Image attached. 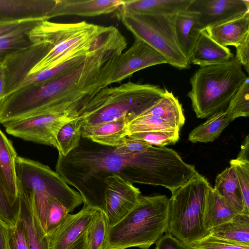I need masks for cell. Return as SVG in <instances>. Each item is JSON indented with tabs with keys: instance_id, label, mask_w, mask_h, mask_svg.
<instances>
[{
	"instance_id": "ac0fdd59",
	"label": "cell",
	"mask_w": 249,
	"mask_h": 249,
	"mask_svg": "<svg viewBox=\"0 0 249 249\" xmlns=\"http://www.w3.org/2000/svg\"><path fill=\"white\" fill-rule=\"evenodd\" d=\"M219 44L236 47L249 34V11L244 15L205 30Z\"/></svg>"
},
{
	"instance_id": "9a60e30c",
	"label": "cell",
	"mask_w": 249,
	"mask_h": 249,
	"mask_svg": "<svg viewBox=\"0 0 249 249\" xmlns=\"http://www.w3.org/2000/svg\"><path fill=\"white\" fill-rule=\"evenodd\" d=\"M192 0H124L117 12L171 16L186 10Z\"/></svg>"
},
{
	"instance_id": "5b68a950",
	"label": "cell",
	"mask_w": 249,
	"mask_h": 249,
	"mask_svg": "<svg viewBox=\"0 0 249 249\" xmlns=\"http://www.w3.org/2000/svg\"><path fill=\"white\" fill-rule=\"evenodd\" d=\"M210 186L207 179L197 173L171 192L169 199L168 233L189 248L210 234L204 228L203 214Z\"/></svg>"
},
{
	"instance_id": "6da1fadb",
	"label": "cell",
	"mask_w": 249,
	"mask_h": 249,
	"mask_svg": "<svg viewBox=\"0 0 249 249\" xmlns=\"http://www.w3.org/2000/svg\"><path fill=\"white\" fill-rule=\"evenodd\" d=\"M164 92L158 85L129 81L102 89L77 115L81 132L125 118L129 122L150 107Z\"/></svg>"
},
{
	"instance_id": "f1b7e54d",
	"label": "cell",
	"mask_w": 249,
	"mask_h": 249,
	"mask_svg": "<svg viewBox=\"0 0 249 249\" xmlns=\"http://www.w3.org/2000/svg\"><path fill=\"white\" fill-rule=\"evenodd\" d=\"M37 22H31L22 24L11 31L0 36V55L30 44L28 33Z\"/></svg>"
},
{
	"instance_id": "f546056e",
	"label": "cell",
	"mask_w": 249,
	"mask_h": 249,
	"mask_svg": "<svg viewBox=\"0 0 249 249\" xmlns=\"http://www.w3.org/2000/svg\"><path fill=\"white\" fill-rule=\"evenodd\" d=\"M108 228L105 213L97 210L86 231L89 249H104Z\"/></svg>"
},
{
	"instance_id": "603a6c76",
	"label": "cell",
	"mask_w": 249,
	"mask_h": 249,
	"mask_svg": "<svg viewBox=\"0 0 249 249\" xmlns=\"http://www.w3.org/2000/svg\"><path fill=\"white\" fill-rule=\"evenodd\" d=\"M125 118L104 123L81 132L82 137L97 144L115 147L121 140L127 136Z\"/></svg>"
},
{
	"instance_id": "7a4b0ae2",
	"label": "cell",
	"mask_w": 249,
	"mask_h": 249,
	"mask_svg": "<svg viewBox=\"0 0 249 249\" xmlns=\"http://www.w3.org/2000/svg\"><path fill=\"white\" fill-rule=\"evenodd\" d=\"M169 199L165 195L141 196L135 206L108 228L104 249H148L167 231Z\"/></svg>"
},
{
	"instance_id": "277c9868",
	"label": "cell",
	"mask_w": 249,
	"mask_h": 249,
	"mask_svg": "<svg viewBox=\"0 0 249 249\" xmlns=\"http://www.w3.org/2000/svg\"><path fill=\"white\" fill-rule=\"evenodd\" d=\"M100 27L85 21L63 23L45 20L36 23L28 33L30 42L44 40L50 42L52 47L27 76L77 56L90 54Z\"/></svg>"
},
{
	"instance_id": "d4e9b609",
	"label": "cell",
	"mask_w": 249,
	"mask_h": 249,
	"mask_svg": "<svg viewBox=\"0 0 249 249\" xmlns=\"http://www.w3.org/2000/svg\"><path fill=\"white\" fill-rule=\"evenodd\" d=\"M210 234L232 243L249 247V215L237 214L231 220L212 229Z\"/></svg>"
},
{
	"instance_id": "74e56055",
	"label": "cell",
	"mask_w": 249,
	"mask_h": 249,
	"mask_svg": "<svg viewBox=\"0 0 249 249\" xmlns=\"http://www.w3.org/2000/svg\"><path fill=\"white\" fill-rule=\"evenodd\" d=\"M9 249H29L23 221L19 218L15 226L10 228Z\"/></svg>"
},
{
	"instance_id": "cb8c5ba5",
	"label": "cell",
	"mask_w": 249,
	"mask_h": 249,
	"mask_svg": "<svg viewBox=\"0 0 249 249\" xmlns=\"http://www.w3.org/2000/svg\"><path fill=\"white\" fill-rule=\"evenodd\" d=\"M145 115L160 117L174 124L179 129L185 123L181 104L173 93L166 89H164L160 99L139 116Z\"/></svg>"
},
{
	"instance_id": "836d02e7",
	"label": "cell",
	"mask_w": 249,
	"mask_h": 249,
	"mask_svg": "<svg viewBox=\"0 0 249 249\" xmlns=\"http://www.w3.org/2000/svg\"><path fill=\"white\" fill-rule=\"evenodd\" d=\"M70 212L58 199L48 198L46 204L45 231L47 234L53 231L67 217Z\"/></svg>"
},
{
	"instance_id": "d590c367",
	"label": "cell",
	"mask_w": 249,
	"mask_h": 249,
	"mask_svg": "<svg viewBox=\"0 0 249 249\" xmlns=\"http://www.w3.org/2000/svg\"><path fill=\"white\" fill-rule=\"evenodd\" d=\"M20 204L14 203L8 196L0 182V220L12 228L19 218Z\"/></svg>"
},
{
	"instance_id": "8992f818",
	"label": "cell",
	"mask_w": 249,
	"mask_h": 249,
	"mask_svg": "<svg viewBox=\"0 0 249 249\" xmlns=\"http://www.w3.org/2000/svg\"><path fill=\"white\" fill-rule=\"evenodd\" d=\"M16 172L17 184L31 194L37 214L44 230L49 197L58 199L70 213L83 203L80 194L47 165L18 156Z\"/></svg>"
},
{
	"instance_id": "60d3db41",
	"label": "cell",
	"mask_w": 249,
	"mask_h": 249,
	"mask_svg": "<svg viewBox=\"0 0 249 249\" xmlns=\"http://www.w3.org/2000/svg\"><path fill=\"white\" fill-rule=\"evenodd\" d=\"M235 58L243 67L247 74L249 73V34L236 46Z\"/></svg>"
},
{
	"instance_id": "83f0119b",
	"label": "cell",
	"mask_w": 249,
	"mask_h": 249,
	"mask_svg": "<svg viewBox=\"0 0 249 249\" xmlns=\"http://www.w3.org/2000/svg\"><path fill=\"white\" fill-rule=\"evenodd\" d=\"M88 56V55H80L54 67L48 68L29 75L24 78L10 92L19 89L32 83L44 81L54 78L81 64L86 59Z\"/></svg>"
},
{
	"instance_id": "ba28073f",
	"label": "cell",
	"mask_w": 249,
	"mask_h": 249,
	"mask_svg": "<svg viewBox=\"0 0 249 249\" xmlns=\"http://www.w3.org/2000/svg\"><path fill=\"white\" fill-rule=\"evenodd\" d=\"M68 114H40L5 123L8 134L26 141L57 149L56 136L61 126L74 119Z\"/></svg>"
},
{
	"instance_id": "e575fe53",
	"label": "cell",
	"mask_w": 249,
	"mask_h": 249,
	"mask_svg": "<svg viewBox=\"0 0 249 249\" xmlns=\"http://www.w3.org/2000/svg\"><path fill=\"white\" fill-rule=\"evenodd\" d=\"M234 170L240 187L243 203L242 213L249 215V162L231 160L230 161Z\"/></svg>"
},
{
	"instance_id": "d6a6232c",
	"label": "cell",
	"mask_w": 249,
	"mask_h": 249,
	"mask_svg": "<svg viewBox=\"0 0 249 249\" xmlns=\"http://www.w3.org/2000/svg\"><path fill=\"white\" fill-rule=\"evenodd\" d=\"M127 136L145 142L153 146L162 147L175 144L179 139V130H158L141 132Z\"/></svg>"
},
{
	"instance_id": "52a82bcc",
	"label": "cell",
	"mask_w": 249,
	"mask_h": 249,
	"mask_svg": "<svg viewBox=\"0 0 249 249\" xmlns=\"http://www.w3.org/2000/svg\"><path fill=\"white\" fill-rule=\"evenodd\" d=\"M118 18L134 37L159 52L167 63L179 70L190 63L181 50L175 33L177 16L140 15L117 12Z\"/></svg>"
},
{
	"instance_id": "7402d4cb",
	"label": "cell",
	"mask_w": 249,
	"mask_h": 249,
	"mask_svg": "<svg viewBox=\"0 0 249 249\" xmlns=\"http://www.w3.org/2000/svg\"><path fill=\"white\" fill-rule=\"evenodd\" d=\"M213 189L237 214L242 213V193L234 170L231 166L217 175Z\"/></svg>"
},
{
	"instance_id": "4dcf8cb0",
	"label": "cell",
	"mask_w": 249,
	"mask_h": 249,
	"mask_svg": "<svg viewBox=\"0 0 249 249\" xmlns=\"http://www.w3.org/2000/svg\"><path fill=\"white\" fill-rule=\"evenodd\" d=\"M175 130H180L171 123L151 115L137 116L130 121L127 124V136L141 132Z\"/></svg>"
},
{
	"instance_id": "30bf717a",
	"label": "cell",
	"mask_w": 249,
	"mask_h": 249,
	"mask_svg": "<svg viewBox=\"0 0 249 249\" xmlns=\"http://www.w3.org/2000/svg\"><path fill=\"white\" fill-rule=\"evenodd\" d=\"M167 63L156 50L142 40L135 37L133 45L117 58L107 86L120 83L135 72L151 66Z\"/></svg>"
},
{
	"instance_id": "b9f144b4",
	"label": "cell",
	"mask_w": 249,
	"mask_h": 249,
	"mask_svg": "<svg viewBox=\"0 0 249 249\" xmlns=\"http://www.w3.org/2000/svg\"><path fill=\"white\" fill-rule=\"evenodd\" d=\"M155 249H190L169 233L161 236L157 241Z\"/></svg>"
},
{
	"instance_id": "f6af8a7d",
	"label": "cell",
	"mask_w": 249,
	"mask_h": 249,
	"mask_svg": "<svg viewBox=\"0 0 249 249\" xmlns=\"http://www.w3.org/2000/svg\"><path fill=\"white\" fill-rule=\"evenodd\" d=\"M66 249H89L86 232Z\"/></svg>"
},
{
	"instance_id": "7bdbcfd3",
	"label": "cell",
	"mask_w": 249,
	"mask_h": 249,
	"mask_svg": "<svg viewBox=\"0 0 249 249\" xmlns=\"http://www.w3.org/2000/svg\"><path fill=\"white\" fill-rule=\"evenodd\" d=\"M10 228L0 220V249H9Z\"/></svg>"
},
{
	"instance_id": "484cf974",
	"label": "cell",
	"mask_w": 249,
	"mask_h": 249,
	"mask_svg": "<svg viewBox=\"0 0 249 249\" xmlns=\"http://www.w3.org/2000/svg\"><path fill=\"white\" fill-rule=\"evenodd\" d=\"M225 110L218 111L209 117L189 133L188 139L193 143L208 142L216 140L230 124Z\"/></svg>"
},
{
	"instance_id": "9c48e42d",
	"label": "cell",
	"mask_w": 249,
	"mask_h": 249,
	"mask_svg": "<svg viewBox=\"0 0 249 249\" xmlns=\"http://www.w3.org/2000/svg\"><path fill=\"white\" fill-rule=\"evenodd\" d=\"M104 212L108 228L124 217L138 203L140 190L117 175L105 179Z\"/></svg>"
},
{
	"instance_id": "3957f363",
	"label": "cell",
	"mask_w": 249,
	"mask_h": 249,
	"mask_svg": "<svg viewBox=\"0 0 249 249\" xmlns=\"http://www.w3.org/2000/svg\"><path fill=\"white\" fill-rule=\"evenodd\" d=\"M234 57L226 63L200 67L190 78L187 96L198 118L221 110L248 77Z\"/></svg>"
},
{
	"instance_id": "8d00e7d4",
	"label": "cell",
	"mask_w": 249,
	"mask_h": 249,
	"mask_svg": "<svg viewBox=\"0 0 249 249\" xmlns=\"http://www.w3.org/2000/svg\"><path fill=\"white\" fill-rule=\"evenodd\" d=\"M190 249H249V247L238 245L208 234L190 247Z\"/></svg>"
},
{
	"instance_id": "4316f807",
	"label": "cell",
	"mask_w": 249,
	"mask_h": 249,
	"mask_svg": "<svg viewBox=\"0 0 249 249\" xmlns=\"http://www.w3.org/2000/svg\"><path fill=\"white\" fill-rule=\"evenodd\" d=\"M82 123L76 117L65 123L59 130L56 136L58 154L67 156L79 145Z\"/></svg>"
},
{
	"instance_id": "ab89813d",
	"label": "cell",
	"mask_w": 249,
	"mask_h": 249,
	"mask_svg": "<svg viewBox=\"0 0 249 249\" xmlns=\"http://www.w3.org/2000/svg\"><path fill=\"white\" fill-rule=\"evenodd\" d=\"M47 17L30 16L0 19V36L14 29L19 25L31 22L49 20Z\"/></svg>"
},
{
	"instance_id": "ee69618b",
	"label": "cell",
	"mask_w": 249,
	"mask_h": 249,
	"mask_svg": "<svg viewBox=\"0 0 249 249\" xmlns=\"http://www.w3.org/2000/svg\"><path fill=\"white\" fill-rule=\"evenodd\" d=\"M237 160L249 162V137L247 135L241 146L240 150L236 158Z\"/></svg>"
},
{
	"instance_id": "1f68e13d",
	"label": "cell",
	"mask_w": 249,
	"mask_h": 249,
	"mask_svg": "<svg viewBox=\"0 0 249 249\" xmlns=\"http://www.w3.org/2000/svg\"><path fill=\"white\" fill-rule=\"evenodd\" d=\"M226 115L231 122L249 116V77L248 76L230 100Z\"/></svg>"
},
{
	"instance_id": "5bb4252c",
	"label": "cell",
	"mask_w": 249,
	"mask_h": 249,
	"mask_svg": "<svg viewBox=\"0 0 249 249\" xmlns=\"http://www.w3.org/2000/svg\"><path fill=\"white\" fill-rule=\"evenodd\" d=\"M123 3L124 0H56L49 18L67 15L95 17L106 15L117 11Z\"/></svg>"
},
{
	"instance_id": "d6986e66",
	"label": "cell",
	"mask_w": 249,
	"mask_h": 249,
	"mask_svg": "<svg viewBox=\"0 0 249 249\" xmlns=\"http://www.w3.org/2000/svg\"><path fill=\"white\" fill-rule=\"evenodd\" d=\"M202 31L196 13L186 9L177 15L175 20L176 36L179 47L189 62L195 45Z\"/></svg>"
},
{
	"instance_id": "7c38bea8",
	"label": "cell",
	"mask_w": 249,
	"mask_h": 249,
	"mask_svg": "<svg viewBox=\"0 0 249 249\" xmlns=\"http://www.w3.org/2000/svg\"><path fill=\"white\" fill-rule=\"evenodd\" d=\"M97 210L84 205L74 214H69L65 219L48 234L52 249H66L87 231Z\"/></svg>"
},
{
	"instance_id": "44dd1931",
	"label": "cell",
	"mask_w": 249,
	"mask_h": 249,
	"mask_svg": "<svg viewBox=\"0 0 249 249\" xmlns=\"http://www.w3.org/2000/svg\"><path fill=\"white\" fill-rule=\"evenodd\" d=\"M236 214L211 186L206 194L203 214L205 230L210 233L212 229L231 220Z\"/></svg>"
},
{
	"instance_id": "bcb514c9",
	"label": "cell",
	"mask_w": 249,
	"mask_h": 249,
	"mask_svg": "<svg viewBox=\"0 0 249 249\" xmlns=\"http://www.w3.org/2000/svg\"><path fill=\"white\" fill-rule=\"evenodd\" d=\"M6 78L5 67L3 59L0 57V98L4 93Z\"/></svg>"
},
{
	"instance_id": "ffe728a7",
	"label": "cell",
	"mask_w": 249,
	"mask_h": 249,
	"mask_svg": "<svg viewBox=\"0 0 249 249\" xmlns=\"http://www.w3.org/2000/svg\"><path fill=\"white\" fill-rule=\"evenodd\" d=\"M56 0H0V14L25 17H47L53 9Z\"/></svg>"
},
{
	"instance_id": "e0dca14e",
	"label": "cell",
	"mask_w": 249,
	"mask_h": 249,
	"mask_svg": "<svg viewBox=\"0 0 249 249\" xmlns=\"http://www.w3.org/2000/svg\"><path fill=\"white\" fill-rule=\"evenodd\" d=\"M234 57L229 48L217 43L204 30L195 45L189 62L202 67L223 64Z\"/></svg>"
},
{
	"instance_id": "f35d334b",
	"label": "cell",
	"mask_w": 249,
	"mask_h": 249,
	"mask_svg": "<svg viewBox=\"0 0 249 249\" xmlns=\"http://www.w3.org/2000/svg\"><path fill=\"white\" fill-rule=\"evenodd\" d=\"M151 146L145 142L127 136L121 140L118 144L115 147V149L120 153L130 154L143 152Z\"/></svg>"
},
{
	"instance_id": "4fadbf2b",
	"label": "cell",
	"mask_w": 249,
	"mask_h": 249,
	"mask_svg": "<svg viewBox=\"0 0 249 249\" xmlns=\"http://www.w3.org/2000/svg\"><path fill=\"white\" fill-rule=\"evenodd\" d=\"M19 218L26 229L29 249H52L50 240L37 214L31 194L18 184Z\"/></svg>"
},
{
	"instance_id": "8fae6325",
	"label": "cell",
	"mask_w": 249,
	"mask_h": 249,
	"mask_svg": "<svg viewBox=\"0 0 249 249\" xmlns=\"http://www.w3.org/2000/svg\"><path fill=\"white\" fill-rule=\"evenodd\" d=\"M187 10L197 14L200 29H206L249 11L248 0H192Z\"/></svg>"
},
{
	"instance_id": "2e32d148",
	"label": "cell",
	"mask_w": 249,
	"mask_h": 249,
	"mask_svg": "<svg viewBox=\"0 0 249 249\" xmlns=\"http://www.w3.org/2000/svg\"><path fill=\"white\" fill-rule=\"evenodd\" d=\"M17 156L12 142L0 128V182L12 201L19 204L16 172Z\"/></svg>"
}]
</instances>
